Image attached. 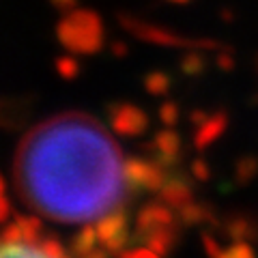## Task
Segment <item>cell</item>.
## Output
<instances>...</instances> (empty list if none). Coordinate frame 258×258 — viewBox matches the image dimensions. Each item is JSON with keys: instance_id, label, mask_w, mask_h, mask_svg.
<instances>
[{"instance_id": "obj_1", "label": "cell", "mask_w": 258, "mask_h": 258, "mask_svg": "<svg viewBox=\"0 0 258 258\" xmlns=\"http://www.w3.org/2000/svg\"><path fill=\"white\" fill-rule=\"evenodd\" d=\"M24 203L62 224H91L129 196L123 155L93 116L69 112L37 125L15 157Z\"/></svg>"}, {"instance_id": "obj_2", "label": "cell", "mask_w": 258, "mask_h": 258, "mask_svg": "<svg viewBox=\"0 0 258 258\" xmlns=\"http://www.w3.org/2000/svg\"><path fill=\"white\" fill-rule=\"evenodd\" d=\"M58 39L69 52L93 54L103 43L101 22L91 11H74L58 24Z\"/></svg>"}, {"instance_id": "obj_3", "label": "cell", "mask_w": 258, "mask_h": 258, "mask_svg": "<svg viewBox=\"0 0 258 258\" xmlns=\"http://www.w3.org/2000/svg\"><path fill=\"white\" fill-rule=\"evenodd\" d=\"M125 172H127V179L129 185L138 189H161L166 183V174L161 172V168L155 166L153 161L147 159H127L125 161Z\"/></svg>"}, {"instance_id": "obj_4", "label": "cell", "mask_w": 258, "mask_h": 258, "mask_svg": "<svg viewBox=\"0 0 258 258\" xmlns=\"http://www.w3.org/2000/svg\"><path fill=\"white\" fill-rule=\"evenodd\" d=\"M95 230L99 243L110 252H118L127 243V217L125 213H120V209L101 217L99 224L95 226Z\"/></svg>"}, {"instance_id": "obj_5", "label": "cell", "mask_w": 258, "mask_h": 258, "mask_svg": "<svg viewBox=\"0 0 258 258\" xmlns=\"http://www.w3.org/2000/svg\"><path fill=\"white\" fill-rule=\"evenodd\" d=\"M110 125L120 136H138L149 125V118L142 110L129 103H116L110 108Z\"/></svg>"}, {"instance_id": "obj_6", "label": "cell", "mask_w": 258, "mask_h": 258, "mask_svg": "<svg viewBox=\"0 0 258 258\" xmlns=\"http://www.w3.org/2000/svg\"><path fill=\"white\" fill-rule=\"evenodd\" d=\"M0 258H64V254H54L43 245H37V241L3 239Z\"/></svg>"}, {"instance_id": "obj_7", "label": "cell", "mask_w": 258, "mask_h": 258, "mask_svg": "<svg viewBox=\"0 0 258 258\" xmlns=\"http://www.w3.org/2000/svg\"><path fill=\"white\" fill-rule=\"evenodd\" d=\"M159 191H161V198H164L170 207L183 209L185 205H189V198H191L189 185H187V181L179 179V176H174V179H166L164 187H161Z\"/></svg>"}, {"instance_id": "obj_8", "label": "cell", "mask_w": 258, "mask_h": 258, "mask_svg": "<svg viewBox=\"0 0 258 258\" xmlns=\"http://www.w3.org/2000/svg\"><path fill=\"white\" fill-rule=\"evenodd\" d=\"M226 127V118L222 114L217 116H207L205 120L198 123V132H196V147L198 149H205L209 147L215 138H220V134L224 132Z\"/></svg>"}, {"instance_id": "obj_9", "label": "cell", "mask_w": 258, "mask_h": 258, "mask_svg": "<svg viewBox=\"0 0 258 258\" xmlns=\"http://www.w3.org/2000/svg\"><path fill=\"white\" fill-rule=\"evenodd\" d=\"M155 149L159 153V161L170 164L172 159L179 157V149H181L179 136L172 134V132H161L157 136V140H155Z\"/></svg>"}, {"instance_id": "obj_10", "label": "cell", "mask_w": 258, "mask_h": 258, "mask_svg": "<svg viewBox=\"0 0 258 258\" xmlns=\"http://www.w3.org/2000/svg\"><path fill=\"white\" fill-rule=\"evenodd\" d=\"M97 230H95V226H84L82 230H80V235L74 239V252L76 256L80 258H84L88 252H93L95 249V243H97Z\"/></svg>"}, {"instance_id": "obj_11", "label": "cell", "mask_w": 258, "mask_h": 258, "mask_svg": "<svg viewBox=\"0 0 258 258\" xmlns=\"http://www.w3.org/2000/svg\"><path fill=\"white\" fill-rule=\"evenodd\" d=\"M144 86H147V91L151 95H164L170 88V78L166 74H161V71H153L144 80Z\"/></svg>"}, {"instance_id": "obj_12", "label": "cell", "mask_w": 258, "mask_h": 258, "mask_svg": "<svg viewBox=\"0 0 258 258\" xmlns=\"http://www.w3.org/2000/svg\"><path fill=\"white\" fill-rule=\"evenodd\" d=\"M217 258H256V256H254L252 247H249L247 243H243V241H237L235 245H230L228 249H224V252Z\"/></svg>"}, {"instance_id": "obj_13", "label": "cell", "mask_w": 258, "mask_h": 258, "mask_svg": "<svg viewBox=\"0 0 258 258\" xmlns=\"http://www.w3.org/2000/svg\"><path fill=\"white\" fill-rule=\"evenodd\" d=\"M181 67H183L185 74L196 76V74H200V71L205 69V60H203V56H200V54H196V52H189V54L183 58Z\"/></svg>"}, {"instance_id": "obj_14", "label": "cell", "mask_w": 258, "mask_h": 258, "mask_svg": "<svg viewBox=\"0 0 258 258\" xmlns=\"http://www.w3.org/2000/svg\"><path fill=\"white\" fill-rule=\"evenodd\" d=\"M56 69H58V74L62 78H76L78 76V69H80V64L76 62V58H71V56H62V58L56 60Z\"/></svg>"}, {"instance_id": "obj_15", "label": "cell", "mask_w": 258, "mask_h": 258, "mask_svg": "<svg viewBox=\"0 0 258 258\" xmlns=\"http://www.w3.org/2000/svg\"><path fill=\"white\" fill-rule=\"evenodd\" d=\"M159 116L166 125H174L176 123V116H179V110H176L174 103H164L159 110Z\"/></svg>"}, {"instance_id": "obj_16", "label": "cell", "mask_w": 258, "mask_h": 258, "mask_svg": "<svg viewBox=\"0 0 258 258\" xmlns=\"http://www.w3.org/2000/svg\"><path fill=\"white\" fill-rule=\"evenodd\" d=\"M194 174H196L198 179H203V181H205V179H209V168L198 159V161H194Z\"/></svg>"}, {"instance_id": "obj_17", "label": "cell", "mask_w": 258, "mask_h": 258, "mask_svg": "<svg viewBox=\"0 0 258 258\" xmlns=\"http://www.w3.org/2000/svg\"><path fill=\"white\" fill-rule=\"evenodd\" d=\"M125 258H159L155 249H138V252H129Z\"/></svg>"}, {"instance_id": "obj_18", "label": "cell", "mask_w": 258, "mask_h": 258, "mask_svg": "<svg viewBox=\"0 0 258 258\" xmlns=\"http://www.w3.org/2000/svg\"><path fill=\"white\" fill-rule=\"evenodd\" d=\"M56 7H60V9H69V7H74V0H52Z\"/></svg>"}, {"instance_id": "obj_19", "label": "cell", "mask_w": 258, "mask_h": 258, "mask_svg": "<svg viewBox=\"0 0 258 258\" xmlns=\"http://www.w3.org/2000/svg\"><path fill=\"white\" fill-rule=\"evenodd\" d=\"M0 198H3V181H0Z\"/></svg>"}, {"instance_id": "obj_20", "label": "cell", "mask_w": 258, "mask_h": 258, "mask_svg": "<svg viewBox=\"0 0 258 258\" xmlns=\"http://www.w3.org/2000/svg\"><path fill=\"white\" fill-rule=\"evenodd\" d=\"M174 3H185V0H174Z\"/></svg>"}]
</instances>
